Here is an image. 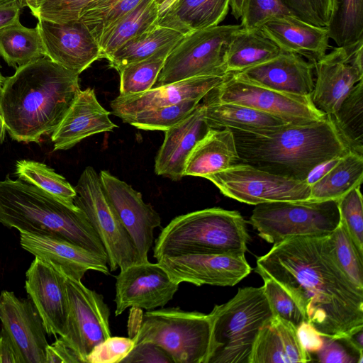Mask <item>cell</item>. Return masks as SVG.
<instances>
[{"mask_svg": "<svg viewBox=\"0 0 363 363\" xmlns=\"http://www.w3.org/2000/svg\"><path fill=\"white\" fill-rule=\"evenodd\" d=\"M135 345L132 337L110 336L93 348L86 357V363H120Z\"/></svg>", "mask_w": 363, "mask_h": 363, "instance_id": "obj_47", "label": "cell"}, {"mask_svg": "<svg viewBox=\"0 0 363 363\" xmlns=\"http://www.w3.org/2000/svg\"><path fill=\"white\" fill-rule=\"evenodd\" d=\"M323 363H363V353L345 337L323 336L322 348L315 353Z\"/></svg>", "mask_w": 363, "mask_h": 363, "instance_id": "obj_48", "label": "cell"}, {"mask_svg": "<svg viewBox=\"0 0 363 363\" xmlns=\"http://www.w3.org/2000/svg\"><path fill=\"white\" fill-rule=\"evenodd\" d=\"M23 249L57 267L67 277L82 280L89 270L110 274L107 259L65 239L19 231Z\"/></svg>", "mask_w": 363, "mask_h": 363, "instance_id": "obj_21", "label": "cell"}, {"mask_svg": "<svg viewBox=\"0 0 363 363\" xmlns=\"http://www.w3.org/2000/svg\"><path fill=\"white\" fill-rule=\"evenodd\" d=\"M80 91L79 74L45 56L18 67L0 92V114L9 135L39 143L56 130Z\"/></svg>", "mask_w": 363, "mask_h": 363, "instance_id": "obj_2", "label": "cell"}, {"mask_svg": "<svg viewBox=\"0 0 363 363\" xmlns=\"http://www.w3.org/2000/svg\"><path fill=\"white\" fill-rule=\"evenodd\" d=\"M143 0H96L87 6L79 16L97 41L101 33L130 12Z\"/></svg>", "mask_w": 363, "mask_h": 363, "instance_id": "obj_42", "label": "cell"}, {"mask_svg": "<svg viewBox=\"0 0 363 363\" xmlns=\"http://www.w3.org/2000/svg\"><path fill=\"white\" fill-rule=\"evenodd\" d=\"M157 263L176 282L232 286L251 272L243 253H192L162 257Z\"/></svg>", "mask_w": 363, "mask_h": 363, "instance_id": "obj_15", "label": "cell"}, {"mask_svg": "<svg viewBox=\"0 0 363 363\" xmlns=\"http://www.w3.org/2000/svg\"><path fill=\"white\" fill-rule=\"evenodd\" d=\"M167 0H155L156 3L157 4V5L159 6V7L160 6H162L164 2H166Z\"/></svg>", "mask_w": 363, "mask_h": 363, "instance_id": "obj_62", "label": "cell"}, {"mask_svg": "<svg viewBox=\"0 0 363 363\" xmlns=\"http://www.w3.org/2000/svg\"><path fill=\"white\" fill-rule=\"evenodd\" d=\"M44 56L79 75L100 59L99 44L79 20L64 23L38 20Z\"/></svg>", "mask_w": 363, "mask_h": 363, "instance_id": "obj_19", "label": "cell"}, {"mask_svg": "<svg viewBox=\"0 0 363 363\" xmlns=\"http://www.w3.org/2000/svg\"><path fill=\"white\" fill-rule=\"evenodd\" d=\"M121 362L174 363L173 359L165 350L151 342L135 344Z\"/></svg>", "mask_w": 363, "mask_h": 363, "instance_id": "obj_49", "label": "cell"}, {"mask_svg": "<svg viewBox=\"0 0 363 363\" xmlns=\"http://www.w3.org/2000/svg\"><path fill=\"white\" fill-rule=\"evenodd\" d=\"M0 223L18 231L65 239L107 259L106 250L86 214L21 179L0 182Z\"/></svg>", "mask_w": 363, "mask_h": 363, "instance_id": "obj_4", "label": "cell"}, {"mask_svg": "<svg viewBox=\"0 0 363 363\" xmlns=\"http://www.w3.org/2000/svg\"><path fill=\"white\" fill-rule=\"evenodd\" d=\"M240 25H218L184 35L168 54L153 87L189 78L224 76L230 43Z\"/></svg>", "mask_w": 363, "mask_h": 363, "instance_id": "obj_9", "label": "cell"}, {"mask_svg": "<svg viewBox=\"0 0 363 363\" xmlns=\"http://www.w3.org/2000/svg\"><path fill=\"white\" fill-rule=\"evenodd\" d=\"M200 100H184L175 104L140 111L124 121L138 129L167 130L187 117Z\"/></svg>", "mask_w": 363, "mask_h": 363, "instance_id": "obj_41", "label": "cell"}, {"mask_svg": "<svg viewBox=\"0 0 363 363\" xmlns=\"http://www.w3.org/2000/svg\"><path fill=\"white\" fill-rule=\"evenodd\" d=\"M176 44L167 45L150 57L130 64L118 72L119 95L139 94L152 88L168 54Z\"/></svg>", "mask_w": 363, "mask_h": 363, "instance_id": "obj_39", "label": "cell"}, {"mask_svg": "<svg viewBox=\"0 0 363 363\" xmlns=\"http://www.w3.org/2000/svg\"><path fill=\"white\" fill-rule=\"evenodd\" d=\"M264 293L274 315L291 323L298 327L306 320L304 315L290 294L271 277H262Z\"/></svg>", "mask_w": 363, "mask_h": 363, "instance_id": "obj_46", "label": "cell"}, {"mask_svg": "<svg viewBox=\"0 0 363 363\" xmlns=\"http://www.w3.org/2000/svg\"><path fill=\"white\" fill-rule=\"evenodd\" d=\"M296 333L303 347L308 353H317L323 347V336L310 323L304 320L297 328Z\"/></svg>", "mask_w": 363, "mask_h": 363, "instance_id": "obj_51", "label": "cell"}, {"mask_svg": "<svg viewBox=\"0 0 363 363\" xmlns=\"http://www.w3.org/2000/svg\"><path fill=\"white\" fill-rule=\"evenodd\" d=\"M109 114L98 101L94 89L81 90L52 133L54 150H68L89 136L117 128L109 118Z\"/></svg>", "mask_w": 363, "mask_h": 363, "instance_id": "obj_25", "label": "cell"}, {"mask_svg": "<svg viewBox=\"0 0 363 363\" xmlns=\"http://www.w3.org/2000/svg\"><path fill=\"white\" fill-rule=\"evenodd\" d=\"M333 257L345 274L363 290V254L352 240L345 226L338 227L328 236Z\"/></svg>", "mask_w": 363, "mask_h": 363, "instance_id": "obj_40", "label": "cell"}, {"mask_svg": "<svg viewBox=\"0 0 363 363\" xmlns=\"http://www.w3.org/2000/svg\"><path fill=\"white\" fill-rule=\"evenodd\" d=\"M363 179V155L350 151L338 160L320 177L310 184L308 199L338 200Z\"/></svg>", "mask_w": 363, "mask_h": 363, "instance_id": "obj_33", "label": "cell"}, {"mask_svg": "<svg viewBox=\"0 0 363 363\" xmlns=\"http://www.w3.org/2000/svg\"><path fill=\"white\" fill-rule=\"evenodd\" d=\"M74 190V203L86 214L100 238L110 272L141 262L133 242L106 196L99 174L86 167Z\"/></svg>", "mask_w": 363, "mask_h": 363, "instance_id": "obj_10", "label": "cell"}, {"mask_svg": "<svg viewBox=\"0 0 363 363\" xmlns=\"http://www.w3.org/2000/svg\"><path fill=\"white\" fill-rule=\"evenodd\" d=\"M283 16H295L284 0H243L240 25L244 30H253Z\"/></svg>", "mask_w": 363, "mask_h": 363, "instance_id": "obj_45", "label": "cell"}, {"mask_svg": "<svg viewBox=\"0 0 363 363\" xmlns=\"http://www.w3.org/2000/svg\"><path fill=\"white\" fill-rule=\"evenodd\" d=\"M25 289L47 334L65 337L69 315L65 274L49 262L35 257L26 273Z\"/></svg>", "mask_w": 363, "mask_h": 363, "instance_id": "obj_17", "label": "cell"}, {"mask_svg": "<svg viewBox=\"0 0 363 363\" xmlns=\"http://www.w3.org/2000/svg\"><path fill=\"white\" fill-rule=\"evenodd\" d=\"M284 1L296 17L315 26H325L313 10L308 0Z\"/></svg>", "mask_w": 363, "mask_h": 363, "instance_id": "obj_52", "label": "cell"}, {"mask_svg": "<svg viewBox=\"0 0 363 363\" xmlns=\"http://www.w3.org/2000/svg\"><path fill=\"white\" fill-rule=\"evenodd\" d=\"M363 328L357 330L345 337L350 343L359 352H363Z\"/></svg>", "mask_w": 363, "mask_h": 363, "instance_id": "obj_56", "label": "cell"}, {"mask_svg": "<svg viewBox=\"0 0 363 363\" xmlns=\"http://www.w3.org/2000/svg\"><path fill=\"white\" fill-rule=\"evenodd\" d=\"M313 361L301 345L296 327L274 315L261 328L249 363H306Z\"/></svg>", "mask_w": 363, "mask_h": 363, "instance_id": "obj_27", "label": "cell"}, {"mask_svg": "<svg viewBox=\"0 0 363 363\" xmlns=\"http://www.w3.org/2000/svg\"><path fill=\"white\" fill-rule=\"evenodd\" d=\"M313 10L324 24L327 26L332 9V0H308Z\"/></svg>", "mask_w": 363, "mask_h": 363, "instance_id": "obj_55", "label": "cell"}, {"mask_svg": "<svg viewBox=\"0 0 363 363\" xmlns=\"http://www.w3.org/2000/svg\"><path fill=\"white\" fill-rule=\"evenodd\" d=\"M159 263H135L116 277L115 315L128 308L154 310L164 306L179 289Z\"/></svg>", "mask_w": 363, "mask_h": 363, "instance_id": "obj_16", "label": "cell"}, {"mask_svg": "<svg viewBox=\"0 0 363 363\" xmlns=\"http://www.w3.org/2000/svg\"><path fill=\"white\" fill-rule=\"evenodd\" d=\"M45 363H82L74 352L60 337L45 352Z\"/></svg>", "mask_w": 363, "mask_h": 363, "instance_id": "obj_50", "label": "cell"}, {"mask_svg": "<svg viewBox=\"0 0 363 363\" xmlns=\"http://www.w3.org/2000/svg\"><path fill=\"white\" fill-rule=\"evenodd\" d=\"M96 0H26L38 20L64 23L78 21L83 10Z\"/></svg>", "mask_w": 363, "mask_h": 363, "instance_id": "obj_43", "label": "cell"}, {"mask_svg": "<svg viewBox=\"0 0 363 363\" xmlns=\"http://www.w3.org/2000/svg\"><path fill=\"white\" fill-rule=\"evenodd\" d=\"M340 222L337 200L263 203L255 206L250 217L258 235L272 244L295 236H326Z\"/></svg>", "mask_w": 363, "mask_h": 363, "instance_id": "obj_8", "label": "cell"}, {"mask_svg": "<svg viewBox=\"0 0 363 363\" xmlns=\"http://www.w3.org/2000/svg\"><path fill=\"white\" fill-rule=\"evenodd\" d=\"M99 175L106 196L133 242L141 262L148 261L154 230L162 222L160 215L130 185L105 170Z\"/></svg>", "mask_w": 363, "mask_h": 363, "instance_id": "obj_18", "label": "cell"}, {"mask_svg": "<svg viewBox=\"0 0 363 363\" xmlns=\"http://www.w3.org/2000/svg\"><path fill=\"white\" fill-rule=\"evenodd\" d=\"M250 235L237 211L210 208L173 218L155 242L153 257L192 253H243Z\"/></svg>", "mask_w": 363, "mask_h": 363, "instance_id": "obj_5", "label": "cell"}, {"mask_svg": "<svg viewBox=\"0 0 363 363\" xmlns=\"http://www.w3.org/2000/svg\"><path fill=\"white\" fill-rule=\"evenodd\" d=\"M23 8L18 5H6L0 6V29L12 24L19 19Z\"/></svg>", "mask_w": 363, "mask_h": 363, "instance_id": "obj_54", "label": "cell"}, {"mask_svg": "<svg viewBox=\"0 0 363 363\" xmlns=\"http://www.w3.org/2000/svg\"><path fill=\"white\" fill-rule=\"evenodd\" d=\"M211 335L206 363H249L257 335L274 316L262 287L238 289L208 314Z\"/></svg>", "mask_w": 363, "mask_h": 363, "instance_id": "obj_6", "label": "cell"}, {"mask_svg": "<svg viewBox=\"0 0 363 363\" xmlns=\"http://www.w3.org/2000/svg\"><path fill=\"white\" fill-rule=\"evenodd\" d=\"M230 4V0H174L159 13L157 24L186 35L219 25Z\"/></svg>", "mask_w": 363, "mask_h": 363, "instance_id": "obj_29", "label": "cell"}, {"mask_svg": "<svg viewBox=\"0 0 363 363\" xmlns=\"http://www.w3.org/2000/svg\"><path fill=\"white\" fill-rule=\"evenodd\" d=\"M259 28L282 51L303 56L312 64L326 54L330 39L326 26L311 24L295 16H283Z\"/></svg>", "mask_w": 363, "mask_h": 363, "instance_id": "obj_26", "label": "cell"}, {"mask_svg": "<svg viewBox=\"0 0 363 363\" xmlns=\"http://www.w3.org/2000/svg\"><path fill=\"white\" fill-rule=\"evenodd\" d=\"M159 18V6L155 0H143L130 12L106 28L97 43L100 59L108 58L133 38L156 26Z\"/></svg>", "mask_w": 363, "mask_h": 363, "instance_id": "obj_31", "label": "cell"}, {"mask_svg": "<svg viewBox=\"0 0 363 363\" xmlns=\"http://www.w3.org/2000/svg\"><path fill=\"white\" fill-rule=\"evenodd\" d=\"M225 196L242 203L257 205L309 199L308 180H297L239 163L204 177Z\"/></svg>", "mask_w": 363, "mask_h": 363, "instance_id": "obj_12", "label": "cell"}, {"mask_svg": "<svg viewBox=\"0 0 363 363\" xmlns=\"http://www.w3.org/2000/svg\"><path fill=\"white\" fill-rule=\"evenodd\" d=\"M174 0H167L159 7V13L165 10Z\"/></svg>", "mask_w": 363, "mask_h": 363, "instance_id": "obj_60", "label": "cell"}, {"mask_svg": "<svg viewBox=\"0 0 363 363\" xmlns=\"http://www.w3.org/2000/svg\"><path fill=\"white\" fill-rule=\"evenodd\" d=\"M231 130L241 163L297 180H306L319 166L351 151L329 115L261 133Z\"/></svg>", "mask_w": 363, "mask_h": 363, "instance_id": "obj_3", "label": "cell"}, {"mask_svg": "<svg viewBox=\"0 0 363 363\" xmlns=\"http://www.w3.org/2000/svg\"><path fill=\"white\" fill-rule=\"evenodd\" d=\"M5 80H6V77H4L0 72V92L3 87Z\"/></svg>", "mask_w": 363, "mask_h": 363, "instance_id": "obj_61", "label": "cell"}, {"mask_svg": "<svg viewBox=\"0 0 363 363\" xmlns=\"http://www.w3.org/2000/svg\"><path fill=\"white\" fill-rule=\"evenodd\" d=\"M363 80L358 82L334 115L330 116L351 151L363 155Z\"/></svg>", "mask_w": 363, "mask_h": 363, "instance_id": "obj_37", "label": "cell"}, {"mask_svg": "<svg viewBox=\"0 0 363 363\" xmlns=\"http://www.w3.org/2000/svg\"><path fill=\"white\" fill-rule=\"evenodd\" d=\"M69 303L67 330L61 339L82 363L93 348L111 336L110 310L101 294L85 286L81 280L65 275Z\"/></svg>", "mask_w": 363, "mask_h": 363, "instance_id": "obj_13", "label": "cell"}, {"mask_svg": "<svg viewBox=\"0 0 363 363\" xmlns=\"http://www.w3.org/2000/svg\"><path fill=\"white\" fill-rule=\"evenodd\" d=\"M0 320L24 363H45L47 333L29 298H19L13 291L3 290L0 294Z\"/></svg>", "mask_w": 363, "mask_h": 363, "instance_id": "obj_20", "label": "cell"}, {"mask_svg": "<svg viewBox=\"0 0 363 363\" xmlns=\"http://www.w3.org/2000/svg\"><path fill=\"white\" fill-rule=\"evenodd\" d=\"M16 174L19 179L40 188L68 206L77 207L74 203V187L44 163L29 160H18L16 163Z\"/></svg>", "mask_w": 363, "mask_h": 363, "instance_id": "obj_38", "label": "cell"}, {"mask_svg": "<svg viewBox=\"0 0 363 363\" xmlns=\"http://www.w3.org/2000/svg\"><path fill=\"white\" fill-rule=\"evenodd\" d=\"M204 104H236L278 117L289 124L305 125L324 119L326 114L313 104L311 96L274 91L228 73L203 98Z\"/></svg>", "mask_w": 363, "mask_h": 363, "instance_id": "obj_11", "label": "cell"}, {"mask_svg": "<svg viewBox=\"0 0 363 363\" xmlns=\"http://www.w3.org/2000/svg\"><path fill=\"white\" fill-rule=\"evenodd\" d=\"M326 28L337 47L363 39V0H332Z\"/></svg>", "mask_w": 363, "mask_h": 363, "instance_id": "obj_36", "label": "cell"}, {"mask_svg": "<svg viewBox=\"0 0 363 363\" xmlns=\"http://www.w3.org/2000/svg\"><path fill=\"white\" fill-rule=\"evenodd\" d=\"M327 236L275 243L255 270L283 286L321 335L345 337L363 328V290L338 267Z\"/></svg>", "mask_w": 363, "mask_h": 363, "instance_id": "obj_1", "label": "cell"}, {"mask_svg": "<svg viewBox=\"0 0 363 363\" xmlns=\"http://www.w3.org/2000/svg\"><path fill=\"white\" fill-rule=\"evenodd\" d=\"M6 125L4 120L0 114V145L4 142L6 133Z\"/></svg>", "mask_w": 363, "mask_h": 363, "instance_id": "obj_59", "label": "cell"}, {"mask_svg": "<svg viewBox=\"0 0 363 363\" xmlns=\"http://www.w3.org/2000/svg\"><path fill=\"white\" fill-rule=\"evenodd\" d=\"M242 3L243 0H230L231 13L237 20L240 18Z\"/></svg>", "mask_w": 363, "mask_h": 363, "instance_id": "obj_57", "label": "cell"}, {"mask_svg": "<svg viewBox=\"0 0 363 363\" xmlns=\"http://www.w3.org/2000/svg\"><path fill=\"white\" fill-rule=\"evenodd\" d=\"M184 35L158 24L133 38L108 58L109 66L118 72L123 67L146 59L163 48L176 44Z\"/></svg>", "mask_w": 363, "mask_h": 363, "instance_id": "obj_34", "label": "cell"}, {"mask_svg": "<svg viewBox=\"0 0 363 363\" xmlns=\"http://www.w3.org/2000/svg\"><path fill=\"white\" fill-rule=\"evenodd\" d=\"M0 363H24L16 346L2 326L0 331Z\"/></svg>", "mask_w": 363, "mask_h": 363, "instance_id": "obj_53", "label": "cell"}, {"mask_svg": "<svg viewBox=\"0 0 363 363\" xmlns=\"http://www.w3.org/2000/svg\"><path fill=\"white\" fill-rule=\"evenodd\" d=\"M282 50L260 28H241L232 38L226 55V73H235L274 59Z\"/></svg>", "mask_w": 363, "mask_h": 363, "instance_id": "obj_32", "label": "cell"}, {"mask_svg": "<svg viewBox=\"0 0 363 363\" xmlns=\"http://www.w3.org/2000/svg\"><path fill=\"white\" fill-rule=\"evenodd\" d=\"M0 56L15 69L43 57L37 28L25 27L18 19L0 29Z\"/></svg>", "mask_w": 363, "mask_h": 363, "instance_id": "obj_35", "label": "cell"}, {"mask_svg": "<svg viewBox=\"0 0 363 363\" xmlns=\"http://www.w3.org/2000/svg\"><path fill=\"white\" fill-rule=\"evenodd\" d=\"M233 74L249 82L289 94L311 96L314 87L313 64L298 55L284 51L264 63Z\"/></svg>", "mask_w": 363, "mask_h": 363, "instance_id": "obj_23", "label": "cell"}, {"mask_svg": "<svg viewBox=\"0 0 363 363\" xmlns=\"http://www.w3.org/2000/svg\"><path fill=\"white\" fill-rule=\"evenodd\" d=\"M363 39L337 47L313 64V104L326 115H334L354 86L363 79Z\"/></svg>", "mask_w": 363, "mask_h": 363, "instance_id": "obj_14", "label": "cell"}, {"mask_svg": "<svg viewBox=\"0 0 363 363\" xmlns=\"http://www.w3.org/2000/svg\"><path fill=\"white\" fill-rule=\"evenodd\" d=\"M210 129L205 119V105L199 104L187 117L165 130L155 158V174L181 179L190 154Z\"/></svg>", "mask_w": 363, "mask_h": 363, "instance_id": "obj_24", "label": "cell"}, {"mask_svg": "<svg viewBox=\"0 0 363 363\" xmlns=\"http://www.w3.org/2000/svg\"><path fill=\"white\" fill-rule=\"evenodd\" d=\"M211 335L208 314L169 307L147 311L131 337L157 345L174 363H206Z\"/></svg>", "mask_w": 363, "mask_h": 363, "instance_id": "obj_7", "label": "cell"}, {"mask_svg": "<svg viewBox=\"0 0 363 363\" xmlns=\"http://www.w3.org/2000/svg\"><path fill=\"white\" fill-rule=\"evenodd\" d=\"M225 76V75H224ZM224 76H202L152 87L148 91L119 95L111 101L112 113L124 121L140 111L203 98L223 79Z\"/></svg>", "mask_w": 363, "mask_h": 363, "instance_id": "obj_22", "label": "cell"}, {"mask_svg": "<svg viewBox=\"0 0 363 363\" xmlns=\"http://www.w3.org/2000/svg\"><path fill=\"white\" fill-rule=\"evenodd\" d=\"M6 5H18L23 8L26 6V0H0V6Z\"/></svg>", "mask_w": 363, "mask_h": 363, "instance_id": "obj_58", "label": "cell"}, {"mask_svg": "<svg viewBox=\"0 0 363 363\" xmlns=\"http://www.w3.org/2000/svg\"><path fill=\"white\" fill-rule=\"evenodd\" d=\"M204 105L205 119L211 128H226L261 133L289 124L273 115L240 104L218 103Z\"/></svg>", "mask_w": 363, "mask_h": 363, "instance_id": "obj_30", "label": "cell"}, {"mask_svg": "<svg viewBox=\"0 0 363 363\" xmlns=\"http://www.w3.org/2000/svg\"><path fill=\"white\" fill-rule=\"evenodd\" d=\"M360 186L354 187L340 198L337 205L340 223L363 254V203Z\"/></svg>", "mask_w": 363, "mask_h": 363, "instance_id": "obj_44", "label": "cell"}, {"mask_svg": "<svg viewBox=\"0 0 363 363\" xmlns=\"http://www.w3.org/2000/svg\"><path fill=\"white\" fill-rule=\"evenodd\" d=\"M240 163L230 128H211L190 154L184 176L205 177Z\"/></svg>", "mask_w": 363, "mask_h": 363, "instance_id": "obj_28", "label": "cell"}]
</instances>
